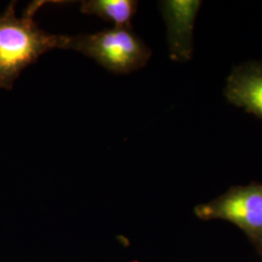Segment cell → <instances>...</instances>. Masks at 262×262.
Returning <instances> with one entry per match:
<instances>
[{"label":"cell","instance_id":"3957f363","mask_svg":"<svg viewBox=\"0 0 262 262\" xmlns=\"http://www.w3.org/2000/svg\"><path fill=\"white\" fill-rule=\"evenodd\" d=\"M202 221L222 220L240 230L262 258V184L233 186L225 193L194 208Z\"/></svg>","mask_w":262,"mask_h":262},{"label":"cell","instance_id":"5b68a950","mask_svg":"<svg viewBox=\"0 0 262 262\" xmlns=\"http://www.w3.org/2000/svg\"><path fill=\"white\" fill-rule=\"evenodd\" d=\"M226 99L262 120V60L236 66L226 80Z\"/></svg>","mask_w":262,"mask_h":262},{"label":"cell","instance_id":"7a4b0ae2","mask_svg":"<svg viewBox=\"0 0 262 262\" xmlns=\"http://www.w3.org/2000/svg\"><path fill=\"white\" fill-rule=\"evenodd\" d=\"M66 50H74L117 74H128L147 64L151 51L131 28H113L94 34L68 36Z\"/></svg>","mask_w":262,"mask_h":262},{"label":"cell","instance_id":"277c9868","mask_svg":"<svg viewBox=\"0 0 262 262\" xmlns=\"http://www.w3.org/2000/svg\"><path fill=\"white\" fill-rule=\"evenodd\" d=\"M201 1L169 0L159 2L167 27L169 55L172 60L187 61L193 52V29Z\"/></svg>","mask_w":262,"mask_h":262},{"label":"cell","instance_id":"6da1fadb","mask_svg":"<svg viewBox=\"0 0 262 262\" xmlns=\"http://www.w3.org/2000/svg\"><path fill=\"white\" fill-rule=\"evenodd\" d=\"M44 3H31L18 18L13 1L0 15V89L12 90L21 71L48 51L66 49L68 36L47 33L33 19Z\"/></svg>","mask_w":262,"mask_h":262},{"label":"cell","instance_id":"8992f818","mask_svg":"<svg viewBox=\"0 0 262 262\" xmlns=\"http://www.w3.org/2000/svg\"><path fill=\"white\" fill-rule=\"evenodd\" d=\"M137 5L133 0H89L82 2L81 11L115 24V28H131Z\"/></svg>","mask_w":262,"mask_h":262}]
</instances>
